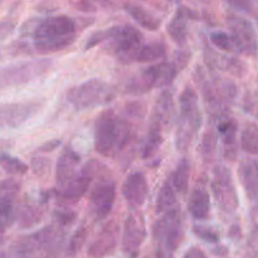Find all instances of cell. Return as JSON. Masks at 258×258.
<instances>
[{
  "label": "cell",
  "instance_id": "obj_18",
  "mask_svg": "<svg viewBox=\"0 0 258 258\" xmlns=\"http://www.w3.org/2000/svg\"><path fill=\"white\" fill-rule=\"evenodd\" d=\"M188 211L193 218L204 221L209 217L211 211V198L206 186L197 185L190 191L188 202Z\"/></svg>",
  "mask_w": 258,
  "mask_h": 258
},
{
  "label": "cell",
  "instance_id": "obj_14",
  "mask_svg": "<svg viewBox=\"0 0 258 258\" xmlns=\"http://www.w3.org/2000/svg\"><path fill=\"white\" fill-rule=\"evenodd\" d=\"M95 165V160L90 161L88 164H86L82 169L78 170V173L63 186L60 190H62V197L68 201H80L83 196L86 194V191L88 190L91 185V181L93 180V175H95V170L93 168Z\"/></svg>",
  "mask_w": 258,
  "mask_h": 258
},
{
  "label": "cell",
  "instance_id": "obj_9",
  "mask_svg": "<svg viewBox=\"0 0 258 258\" xmlns=\"http://www.w3.org/2000/svg\"><path fill=\"white\" fill-rule=\"evenodd\" d=\"M211 188L222 211L226 213L236 212V209L238 208L239 201L228 168H226L224 165H218L214 168Z\"/></svg>",
  "mask_w": 258,
  "mask_h": 258
},
{
  "label": "cell",
  "instance_id": "obj_11",
  "mask_svg": "<svg viewBox=\"0 0 258 258\" xmlns=\"http://www.w3.org/2000/svg\"><path fill=\"white\" fill-rule=\"evenodd\" d=\"M227 25L231 30L229 35L236 45V49L244 54H256L258 50V39L253 24L241 15L229 13L227 15Z\"/></svg>",
  "mask_w": 258,
  "mask_h": 258
},
{
  "label": "cell",
  "instance_id": "obj_16",
  "mask_svg": "<svg viewBox=\"0 0 258 258\" xmlns=\"http://www.w3.org/2000/svg\"><path fill=\"white\" fill-rule=\"evenodd\" d=\"M81 163V156L71 145L66 146L60 153L55 168V180L60 189L78 173V166Z\"/></svg>",
  "mask_w": 258,
  "mask_h": 258
},
{
  "label": "cell",
  "instance_id": "obj_35",
  "mask_svg": "<svg viewBox=\"0 0 258 258\" xmlns=\"http://www.w3.org/2000/svg\"><path fill=\"white\" fill-rule=\"evenodd\" d=\"M194 233H196L199 238L204 239V241L207 242H212V243H216V242H218L219 239L218 234H217L214 231H212L211 228H208V227H203V226L194 227Z\"/></svg>",
  "mask_w": 258,
  "mask_h": 258
},
{
  "label": "cell",
  "instance_id": "obj_15",
  "mask_svg": "<svg viewBox=\"0 0 258 258\" xmlns=\"http://www.w3.org/2000/svg\"><path fill=\"white\" fill-rule=\"evenodd\" d=\"M125 201L134 207H141L149 194V184L143 173H133L125 179L121 186Z\"/></svg>",
  "mask_w": 258,
  "mask_h": 258
},
{
  "label": "cell",
  "instance_id": "obj_3",
  "mask_svg": "<svg viewBox=\"0 0 258 258\" xmlns=\"http://www.w3.org/2000/svg\"><path fill=\"white\" fill-rule=\"evenodd\" d=\"M131 138V126L126 118L118 117L113 110H105L95 122V149L100 155L115 156Z\"/></svg>",
  "mask_w": 258,
  "mask_h": 258
},
{
  "label": "cell",
  "instance_id": "obj_17",
  "mask_svg": "<svg viewBox=\"0 0 258 258\" xmlns=\"http://www.w3.org/2000/svg\"><path fill=\"white\" fill-rule=\"evenodd\" d=\"M238 176L247 198L258 204V161L247 159L238 168Z\"/></svg>",
  "mask_w": 258,
  "mask_h": 258
},
{
  "label": "cell",
  "instance_id": "obj_29",
  "mask_svg": "<svg viewBox=\"0 0 258 258\" xmlns=\"http://www.w3.org/2000/svg\"><path fill=\"white\" fill-rule=\"evenodd\" d=\"M0 166L4 169L5 173L12 175H24L28 171V165L24 161L9 154H0Z\"/></svg>",
  "mask_w": 258,
  "mask_h": 258
},
{
  "label": "cell",
  "instance_id": "obj_13",
  "mask_svg": "<svg viewBox=\"0 0 258 258\" xmlns=\"http://www.w3.org/2000/svg\"><path fill=\"white\" fill-rule=\"evenodd\" d=\"M116 198V184L112 180H101L90 193V211L97 221L105 219L112 211Z\"/></svg>",
  "mask_w": 258,
  "mask_h": 258
},
{
  "label": "cell",
  "instance_id": "obj_37",
  "mask_svg": "<svg viewBox=\"0 0 258 258\" xmlns=\"http://www.w3.org/2000/svg\"><path fill=\"white\" fill-rule=\"evenodd\" d=\"M15 24L10 20H0V39H5L14 32Z\"/></svg>",
  "mask_w": 258,
  "mask_h": 258
},
{
  "label": "cell",
  "instance_id": "obj_26",
  "mask_svg": "<svg viewBox=\"0 0 258 258\" xmlns=\"http://www.w3.org/2000/svg\"><path fill=\"white\" fill-rule=\"evenodd\" d=\"M163 141V130L160 127H158V126L150 125L148 135H146L145 141L143 144V148H141V155H143V158H150L151 155H154L159 150Z\"/></svg>",
  "mask_w": 258,
  "mask_h": 258
},
{
  "label": "cell",
  "instance_id": "obj_34",
  "mask_svg": "<svg viewBox=\"0 0 258 258\" xmlns=\"http://www.w3.org/2000/svg\"><path fill=\"white\" fill-rule=\"evenodd\" d=\"M86 237H87V231H86V228L78 229V231L73 234L72 238H71L70 247H68V252H70L71 254H75L76 252H77L78 249L82 247L83 242L86 241Z\"/></svg>",
  "mask_w": 258,
  "mask_h": 258
},
{
  "label": "cell",
  "instance_id": "obj_38",
  "mask_svg": "<svg viewBox=\"0 0 258 258\" xmlns=\"http://www.w3.org/2000/svg\"><path fill=\"white\" fill-rule=\"evenodd\" d=\"M183 258H208L207 254L202 251L201 248H197V247H191L190 249L186 251V253L184 254Z\"/></svg>",
  "mask_w": 258,
  "mask_h": 258
},
{
  "label": "cell",
  "instance_id": "obj_6",
  "mask_svg": "<svg viewBox=\"0 0 258 258\" xmlns=\"http://www.w3.org/2000/svg\"><path fill=\"white\" fill-rule=\"evenodd\" d=\"M113 98V91L105 81L92 78L67 91V101L75 110L83 111L108 103Z\"/></svg>",
  "mask_w": 258,
  "mask_h": 258
},
{
  "label": "cell",
  "instance_id": "obj_32",
  "mask_svg": "<svg viewBox=\"0 0 258 258\" xmlns=\"http://www.w3.org/2000/svg\"><path fill=\"white\" fill-rule=\"evenodd\" d=\"M211 40L217 48H219V49L222 50H226V52H233V50H237L231 35L227 34V33L224 32L212 33Z\"/></svg>",
  "mask_w": 258,
  "mask_h": 258
},
{
  "label": "cell",
  "instance_id": "obj_12",
  "mask_svg": "<svg viewBox=\"0 0 258 258\" xmlns=\"http://www.w3.org/2000/svg\"><path fill=\"white\" fill-rule=\"evenodd\" d=\"M146 238L145 219L140 213H131L126 218L121 237V248L127 258H136Z\"/></svg>",
  "mask_w": 258,
  "mask_h": 258
},
{
  "label": "cell",
  "instance_id": "obj_39",
  "mask_svg": "<svg viewBox=\"0 0 258 258\" xmlns=\"http://www.w3.org/2000/svg\"><path fill=\"white\" fill-rule=\"evenodd\" d=\"M58 145H59V140L48 141V143H45L44 145L40 146V150L42 151H53Z\"/></svg>",
  "mask_w": 258,
  "mask_h": 258
},
{
  "label": "cell",
  "instance_id": "obj_27",
  "mask_svg": "<svg viewBox=\"0 0 258 258\" xmlns=\"http://www.w3.org/2000/svg\"><path fill=\"white\" fill-rule=\"evenodd\" d=\"M165 45L160 42L144 44L136 55V62H158L165 57Z\"/></svg>",
  "mask_w": 258,
  "mask_h": 258
},
{
  "label": "cell",
  "instance_id": "obj_30",
  "mask_svg": "<svg viewBox=\"0 0 258 258\" xmlns=\"http://www.w3.org/2000/svg\"><path fill=\"white\" fill-rule=\"evenodd\" d=\"M15 221V212L13 208V202L0 199V243L3 241L4 232L12 226Z\"/></svg>",
  "mask_w": 258,
  "mask_h": 258
},
{
  "label": "cell",
  "instance_id": "obj_31",
  "mask_svg": "<svg viewBox=\"0 0 258 258\" xmlns=\"http://www.w3.org/2000/svg\"><path fill=\"white\" fill-rule=\"evenodd\" d=\"M20 190L19 181L15 179H5L0 181V199L13 202Z\"/></svg>",
  "mask_w": 258,
  "mask_h": 258
},
{
  "label": "cell",
  "instance_id": "obj_4",
  "mask_svg": "<svg viewBox=\"0 0 258 258\" xmlns=\"http://www.w3.org/2000/svg\"><path fill=\"white\" fill-rule=\"evenodd\" d=\"M178 130L175 136L176 149L180 151L186 150L202 125V115L199 110L198 95L191 87H185L179 97Z\"/></svg>",
  "mask_w": 258,
  "mask_h": 258
},
{
  "label": "cell",
  "instance_id": "obj_8",
  "mask_svg": "<svg viewBox=\"0 0 258 258\" xmlns=\"http://www.w3.org/2000/svg\"><path fill=\"white\" fill-rule=\"evenodd\" d=\"M176 73L178 68L174 63L159 62L131 78L127 83V92L141 95L155 87L169 86L175 78Z\"/></svg>",
  "mask_w": 258,
  "mask_h": 258
},
{
  "label": "cell",
  "instance_id": "obj_1",
  "mask_svg": "<svg viewBox=\"0 0 258 258\" xmlns=\"http://www.w3.org/2000/svg\"><path fill=\"white\" fill-rule=\"evenodd\" d=\"M23 34L33 38V47L39 54L57 52L72 44L77 38L76 22L67 15H54L38 19L34 25L25 23Z\"/></svg>",
  "mask_w": 258,
  "mask_h": 258
},
{
  "label": "cell",
  "instance_id": "obj_2",
  "mask_svg": "<svg viewBox=\"0 0 258 258\" xmlns=\"http://www.w3.org/2000/svg\"><path fill=\"white\" fill-rule=\"evenodd\" d=\"M144 37L139 29L130 24L113 25L107 29L95 32L87 39L85 49H91L100 43H108V50L121 62L136 60L139 50L143 47Z\"/></svg>",
  "mask_w": 258,
  "mask_h": 258
},
{
  "label": "cell",
  "instance_id": "obj_19",
  "mask_svg": "<svg viewBox=\"0 0 258 258\" xmlns=\"http://www.w3.org/2000/svg\"><path fill=\"white\" fill-rule=\"evenodd\" d=\"M174 115V101L173 95L170 91H164L161 95L158 97V101L154 107L153 116H151V123L150 125L158 126L161 130H164L165 126L170 123L173 120Z\"/></svg>",
  "mask_w": 258,
  "mask_h": 258
},
{
  "label": "cell",
  "instance_id": "obj_25",
  "mask_svg": "<svg viewBox=\"0 0 258 258\" xmlns=\"http://www.w3.org/2000/svg\"><path fill=\"white\" fill-rule=\"evenodd\" d=\"M42 218V212L30 204H23L15 212V219L20 228H30L39 223Z\"/></svg>",
  "mask_w": 258,
  "mask_h": 258
},
{
  "label": "cell",
  "instance_id": "obj_21",
  "mask_svg": "<svg viewBox=\"0 0 258 258\" xmlns=\"http://www.w3.org/2000/svg\"><path fill=\"white\" fill-rule=\"evenodd\" d=\"M125 9L141 27L146 28V29L150 30H156L159 29L161 24L160 18L156 17L155 14H153L151 12H149L146 8L141 7L138 4H126Z\"/></svg>",
  "mask_w": 258,
  "mask_h": 258
},
{
  "label": "cell",
  "instance_id": "obj_40",
  "mask_svg": "<svg viewBox=\"0 0 258 258\" xmlns=\"http://www.w3.org/2000/svg\"><path fill=\"white\" fill-rule=\"evenodd\" d=\"M0 258H8V257L5 256V254H0Z\"/></svg>",
  "mask_w": 258,
  "mask_h": 258
},
{
  "label": "cell",
  "instance_id": "obj_22",
  "mask_svg": "<svg viewBox=\"0 0 258 258\" xmlns=\"http://www.w3.org/2000/svg\"><path fill=\"white\" fill-rule=\"evenodd\" d=\"M168 34L171 39L179 45H184L188 38V28H186V15L184 9H178L170 23L168 24Z\"/></svg>",
  "mask_w": 258,
  "mask_h": 258
},
{
  "label": "cell",
  "instance_id": "obj_5",
  "mask_svg": "<svg viewBox=\"0 0 258 258\" xmlns=\"http://www.w3.org/2000/svg\"><path fill=\"white\" fill-rule=\"evenodd\" d=\"M156 251L160 258H168L180 246L184 237L183 217L180 209L174 208L164 213L153 228Z\"/></svg>",
  "mask_w": 258,
  "mask_h": 258
},
{
  "label": "cell",
  "instance_id": "obj_23",
  "mask_svg": "<svg viewBox=\"0 0 258 258\" xmlns=\"http://www.w3.org/2000/svg\"><path fill=\"white\" fill-rule=\"evenodd\" d=\"M189 176H190V163L188 159H181L176 165L175 170L173 171L170 176V183L173 185L174 190L178 193L184 194L188 190V184H189Z\"/></svg>",
  "mask_w": 258,
  "mask_h": 258
},
{
  "label": "cell",
  "instance_id": "obj_28",
  "mask_svg": "<svg viewBox=\"0 0 258 258\" xmlns=\"http://www.w3.org/2000/svg\"><path fill=\"white\" fill-rule=\"evenodd\" d=\"M241 146L244 151L258 155V126L247 125L241 135Z\"/></svg>",
  "mask_w": 258,
  "mask_h": 258
},
{
  "label": "cell",
  "instance_id": "obj_36",
  "mask_svg": "<svg viewBox=\"0 0 258 258\" xmlns=\"http://www.w3.org/2000/svg\"><path fill=\"white\" fill-rule=\"evenodd\" d=\"M50 160L45 158H33L32 159V168L35 174H44L49 170Z\"/></svg>",
  "mask_w": 258,
  "mask_h": 258
},
{
  "label": "cell",
  "instance_id": "obj_10",
  "mask_svg": "<svg viewBox=\"0 0 258 258\" xmlns=\"http://www.w3.org/2000/svg\"><path fill=\"white\" fill-rule=\"evenodd\" d=\"M43 105L44 103L40 100L0 103V130L24 125L42 110Z\"/></svg>",
  "mask_w": 258,
  "mask_h": 258
},
{
  "label": "cell",
  "instance_id": "obj_7",
  "mask_svg": "<svg viewBox=\"0 0 258 258\" xmlns=\"http://www.w3.org/2000/svg\"><path fill=\"white\" fill-rule=\"evenodd\" d=\"M50 67L52 60L49 58L25 60L5 66L0 68V90L27 85L45 75Z\"/></svg>",
  "mask_w": 258,
  "mask_h": 258
},
{
  "label": "cell",
  "instance_id": "obj_24",
  "mask_svg": "<svg viewBox=\"0 0 258 258\" xmlns=\"http://www.w3.org/2000/svg\"><path fill=\"white\" fill-rule=\"evenodd\" d=\"M176 196L170 180H166L159 190L158 199H156V212L158 213H166L171 209L176 208Z\"/></svg>",
  "mask_w": 258,
  "mask_h": 258
},
{
  "label": "cell",
  "instance_id": "obj_33",
  "mask_svg": "<svg viewBox=\"0 0 258 258\" xmlns=\"http://www.w3.org/2000/svg\"><path fill=\"white\" fill-rule=\"evenodd\" d=\"M219 133H221L222 140L226 146H233L236 144L237 135V125L234 121H228L219 126Z\"/></svg>",
  "mask_w": 258,
  "mask_h": 258
},
{
  "label": "cell",
  "instance_id": "obj_20",
  "mask_svg": "<svg viewBox=\"0 0 258 258\" xmlns=\"http://www.w3.org/2000/svg\"><path fill=\"white\" fill-rule=\"evenodd\" d=\"M116 247V234L112 229L106 228L98 234L97 238L91 243L90 254L92 257H103L111 253Z\"/></svg>",
  "mask_w": 258,
  "mask_h": 258
}]
</instances>
